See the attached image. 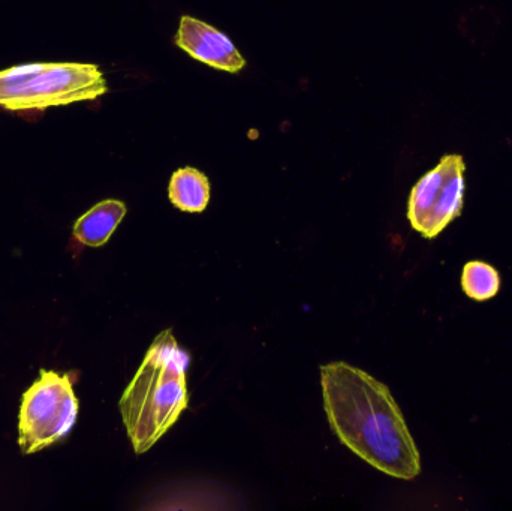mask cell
Masks as SVG:
<instances>
[{"instance_id": "6da1fadb", "label": "cell", "mask_w": 512, "mask_h": 511, "mask_svg": "<svg viewBox=\"0 0 512 511\" xmlns=\"http://www.w3.org/2000/svg\"><path fill=\"white\" fill-rule=\"evenodd\" d=\"M322 398L334 434L376 470L400 480L421 473L417 444L390 389L345 362L321 368Z\"/></svg>"}, {"instance_id": "7a4b0ae2", "label": "cell", "mask_w": 512, "mask_h": 511, "mask_svg": "<svg viewBox=\"0 0 512 511\" xmlns=\"http://www.w3.org/2000/svg\"><path fill=\"white\" fill-rule=\"evenodd\" d=\"M189 354L173 330L156 336L119 402L123 425L137 455L149 452L189 405Z\"/></svg>"}, {"instance_id": "3957f363", "label": "cell", "mask_w": 512, "mask_h": 511, "mask_svg": "<svg viewBox=\"0 0 512 511\" xmlns=\"http://www.w3.org/2000/svg\"><path fill=\"white\" fill-rule=\"evenodd\" d=\"M107 92L93 63H27L0 71V108L17 113L95 101Z\"/></svg>"}, {"instance_id": "277c9868", "label": "cell", "mask_w": 512, "mask_h": 511, "mask_svg": "<svg viewBox=\"0 0 512 511\" xmlns=\"http://www.w3.org/2000/svg\"><path fill=\"white\" fill-rule=\"evenodd\" d=\"M78 402L72 374L41 369L39 378L23 393L18 416V446L33 455L62 441L77 422Z\"/></svg>"}, {"instance_id": "5b68a950", "label": "cell", "mask_w": 512, "mask_h": 511, "mask_svg": "<svg viewBox=\"0 0 512 511\" xmlns=\"http://www.w3.org/2000/svg\"><path fill=\"white\" fill-rule=\"evenodd\" d=\"M465 174V159L453 153L442 156L439 164L415 183L409 195L408 219L411 227L424 239H436L462 215Z\"/></svg>"}, {"instance_id": "8992f818", "label": "cell", "mask_w": 512, "mask_h": 511, "mask_svg": "<svg viewBox=\"0 0 512 511\" xmlns=\"http://www.w3.org/2000/svg\"><path fill=\"white\" fill-rule=\"evenodd\" d=\"M176 44L198 62L237 74L246 66L245 57L225 33L194 17H182Z\"/></svg>"}, {"instance_id": "52a82bcc", "label": "cell", "mask_w": 512, "mask_h": 511, "mask_svg": "<svg viewBox=\"0 0 512 511\" xmlns=\"http://www.w3.org/2000/svg\"><path fill=\"white\" fill-rule=\"evenodd\" d=\"M126 212L128 207L123 201L104 200L95 204L75 221L69 251L74 252L75 257H78L84 246L87 248L104 246L125 218Z\"/></svg>"}, {"instance_id": "ba28073f", "label": "cell", "mask_w": 512, "mask_h": 511, "mask_svg": "<svg viewBox=\"0 0 512 511\" xmlns=\"http://www.w3.org/2000/svg\"><path fill=\"white\" fill-rule=\"evenodd\" d=\"M210 182L197 168H180L171 176L168 197L182 212L201 213L209 206Z\"/></svg>"}, {"instance_id": "9c48e42d", "label": "cell", "mask_w": 512, "mask_h": 511, "mask_svg": "<svg viewBox=\"0 0 512 511\" xmlns=\"http://www.w3.org/2000/svg\"><path fill=\"white\" fill-rule=\"evenodd\" d=\"M501 288L498 270L484 261L475 260L465 264L462 272V290L469 299L486 302L493 299Z\"/></svg>"}]
</instances>
